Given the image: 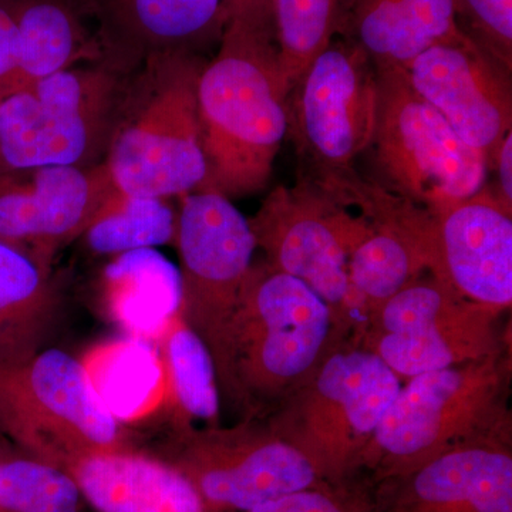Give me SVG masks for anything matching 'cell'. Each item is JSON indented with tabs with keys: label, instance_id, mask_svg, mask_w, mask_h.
I'll list each match as a JSON object with an SVG mask.
<instances>
[{
	"label": "cell",
	"instance_id": "1",
	"mask_svg": "<svg viewBox=\"0 0 512 512\" xmlns=\"http://www.w3.org/2000/svg\"><path fill=\"white\" fill-rule=\"evenodd\" d=\"M289 94L271 0H245L228 13L198 79L208 171L197 191L241 198L264 190L288 134Z\"/></svg>",
	"mask_w": 512,
	"mask_h": 512
},
{
	"label": "cell",
	"instance_id": "2",
	"mask_svg": "<svg viewBox=\"0 0 512 512\" xmlns=\"http://www.w3.org/2000/svg\"><path fill=\"white\" fill-rule=\"evenodd\" d=\"M198 53L151 57L126 80L107 147L117 191L131 197H183L207 180L198 116Z\"/></svg>",
	"mask_w": 512,
	"mask_h": 512
},
{
	"label": "cell",
	"instance_id": "3",
	"mask_svg": "<svg viewBox=\"0 0 512 512\" xmlns=\"http://www.w3.org/2000/svg\"><path fill=\"white\" fill-rule=\"evenodd\" d=\"M340 339L329 306L298 278L252 264L228 333L225 399L245 417L271 413Z\"/></svg>",
	"mask_w": 512,
	"mask_h": 512
},
{
	"label": "cell",
	"instance_id": "4",
	"mask_svg": "<svg viewBox=\"0 0 512 512\" xmlns=\"http://www.w3.org/2000/svg\"><path fill=\"white\" fill-rule=\"evenodd\" d=\"M511 352L423 373L402 383L348 483L406 476L448 448L511 423Z\"/></svg>",
	"mask_w": 512,
	"mask_h": 512
},
{
	"label": "cell",
	"instance_id": "5",
	"mask_svg": "<svg viewBox=\"0 0 512 512\" xmlns=\"http://www.w3.org/2000/svg\"><path fill=\"white\" fill-rule=\"evenodd\" d=\"M402 383L375 353L339 340L266 423L326 483L345 485Z\"/></svg>",
	"mask_w": 512,
	"mask_h": 512
},
{
	"label": "cell",
	"instance_id": "6",
	"mask_svg": "<svg viewBox=\"0 0 512 512\" xmlns=\"http://www.w3.org/2000/svg\"><path fill=\"white\" fill-rule=\"evenodd\" d=\"M0 436L66 473L84 457L126 448L82 360L60 349L0 367Z\"/></svg>",
	"mask_w": 512,
	"mask_h": 512
},
{
	"label": "cell",
	"instance_id": "7",
	"mask_svg": "<svg viewBox=\"0 0 512 512\" xmlns=\"http://www.w3.org/2000/svg\"><path fill=\"white\" fill-rule=\"evenodd\" d=\"M127 76L101 62L72 67L0 100V175L99 163Z\"/></svg>",
	"mask_w": 512,
	"mask_h": 512
},
{
	"label": "cell",
	"instance_id": "8",
	"mask_svg": "<svg viewBox=\"0 0 512 512\" xmlns=\"http://www.w3.org/2000/svg\"><path fill=\"white\" fill-rule=\"evenodd\" d=\"M376 72L369 148L387 190L431 211L477 194L487 181L484 154L464 143L439 111L414 92L402 69Z\"/></svg>",
	"mask_w": 512,
	"mask_h": 512
},
{
	"label": "cell",
	"instance_id": "9",
	"mask_svg": "<svg viewBox=\"0 0 512 512\" xmlns=\"http://www.w3.org/2000/svg\"><path fill=\"white\" fill-rule=\"evenodd\" d=\"M503 313L464 298L427 272L384 302L348 340L409 380L503 352L510 345L500 330Z\"/></svg>",
	"mask_w": 512,
	"mask_h": 512
},
{
	"label": "cell",
	"instance_id": "10",
	"mask_svg": "<svg viewBox=\"0 0 512 512\" xmlns=\"http://www.w3.org/2000/svg\"><path fill=\"white\" fill-rule=\"evenodd\" d=\"M308 175L278 185L248 218L265 264L305 282L329 306L340 339H348L349 261L372 232L365 215Z\"/></svg>",
	"mask_w": 512,
	"mask_h": 512
},
{
	"label": "cell",
	"instance_id": "11",
	"mask_svg": "<svg viewBox=\"0 0 512 512\" xmlns=\"http://www.w3.org/2000/svg\"><path fill=\"white\" fill-rule=\"evenodd\" d=\"M163 458L183 471L214 512H247L329 484L305 454L258 417L232 427H177Z\"/></svg>",
	"mask_w": 512,
	"mask_h": 512
},
{
	"label": "cell",
	"instance_id": "12",
	"mask_svg": "<svg viewBox=\"0 0 512 512\" xmlns=\"http://www.w3.org/2000/svg\"><path fill=\"white\" fill-rule=\"evenodd\" d=\"M181 198L177 241L183 299L180 313L210 349L220 393L229 387L228 333L256 242L248 218L215 191Z\"/></svg>",
	"mask_w": 512,
	"mask_h": 512
},
{
	"label": "cell",
	"instance_id": "13",
	"mask_svg": "<svg viewBox=\"0 0 512 512\" xmlns=\"http://www.w3.org/2000/svg\"><path fill=\"white\" fill-rule=\"evenodd\" d=\"M376 83L366 53L339 36L309 64L288 100L303 175L319 180L353 171L375 130Z\"/></svg>",
	"mask_w": 512,
	"mask_h": 512
},
{
	"label": "cell",
	"instance_id": "14",
	"mask_svg": "<svg viewBox=\"0 0 512 512\" xmlns=\"http://www.w3.org/2000/svg\"><path fill=\"white\" fill-rule=\"evenodd\" d=\"M106 163L50 165L0 175V242L50 268L117 194Z\"/></svg>",
	"mask_w": 512,
	"mask_h": 512
},
{
	"label": "cell",
	"instance_id": "15",
	"mask_svg": "<svg viewBox=\"0 0 512 512\" xmlns=\"http://www.w3.org/2000/svg\"><path fill=\"white\" fill-rule=\"evenodd\" d=\"M402 70L414 92L484 154L490 171L512 131L511 70L464 32L430 46Z\"/></svg>",
	"mask_w": 512,
	"mask_h": 512
},
{
	"label": "cell",
	"instance_id": "16",
	"mask_svg": "<svg viewBox=\"0 0 512 512\" xmlns=\"http://www.w3.org/2000/svg\"><path fill=\"white\" fill-rule=\"evenodd\" d=\"M366 490L372 512H512V421Z\"/></svg>",
	"mask_w": 512,
	"mask_h": 512
},
{
	"label": "cell",
	"instance_id": "17",
	"mask_svg": "<svg viewBox=\"0 0 512 512\" xmlns=\"http://www.w3.org/2000/svg\"><path fill=\"white\" fill-rule=\"evenodd\" d=\"M436 212L434 276L470 301L500 312L512 305V212L487 184Z\"/></svg>",
	"mask_w": 512,
	"mask_h": 512
},
{
	"label": "cell",
	"instance_id": "18",
	"mask_svg": "<svg viewBox=\"0 0 512 512\" xmlns=\"http://www.w3.org/2000/svg\"><path fill=\"white\" fill-rule=\"evenodd\" d=\"M96 25L101 63L131 73L151 57L198 53L224 28V0H79Z\"/></svg>",
	"mask_w": 512,
	"mask_h": 512
},
{
	"label": "cell",
	"instance_id": "19",
	"mask_svg": "<svg viewBox=\"0 0 512 512\" xmlns=\"http://www.w3.org/2000/svg\"><path fill=\"white\" fill-rule=\"evenodd\" d=\"M67 473L96 512H214L163 457L123 448L84 457Z\"/></svg>",
	"mask_w": 512,
	"mask_h": 512
},
{
	"label": "cell",
	"instance_id": "20",
	"mask_svg": "<svg viewBox=\"0 0 512 512\" xmlns=\"http://www.w3.org/2000/svg\"><path fill=\"white\" fill-rule=\"evenodd\" d=\"M461 33L453 0H343L336 36L360 47L376 70H389Z\"/></svg>",
	"mask_w": 512,
	"mask_h": 512
},
{
	"label": "cell",
	"instance_id": "21",
	"mask_svg": "<svg viewBox=\"0 0 512 512\" xmlns=\"http://www.w3.org/2000/svg\"><path fill=\"white\" fill-rule=\"evenodd\" d=\"M101 296L128 336L157 342L181 309L180 269L154 248L124 252L104 269Z\"/></svg>",
	"mask_w": 512,
	"mask_h": 512
},
{
	"label": "cell",
	"instance_id": "22",
	"mask_svg": "<svg viewBox=\"0 0 512 512\" xmlns=\"http://www.w3.org/2000/svg\"><path fill=\"white\" fill-rule=\"evenodd\" d=\"M19 35L18 87L72 69L82 60H101L97 37L79 0H15Z\"/></svg>",
	"mask_w": 512,
	"mask_h": 512
},
{
	"label": "cell",
	"instance_id": "23",
	"mask_svg": "<svg viewBox=\"0 0 512 512\" xmlns=\"http://www.w3.org/2000/svg\"><path fill=\"white\" fill-rule=\"evenodd\" d=\"M49 272L0 242V367L40 352L56 312Z\"/></svg>",
	"mask_w": 512,
	"mask_h": 512
},
{
	"label": "cell",
	"instance_id": "24",
	"mask_svg": "<svg viewBox=\"0 0 512 512\" xmlns=\"http://www.w3.org/2000/svg\"><path fill=\"white\" fill-rule=\"evenodd\" d=\"M101 402L119 421L148 416L167 399V380L158 349L128 336L90 350L82 360Z\"/></svg>",
	"mask_w": 512,
	"mask_h": 512
},
{
	"label": "cell",
	"instance_id": "25",
	"mask_svg": "<svg viewBox=\"0 0 512 512\" xmlns=\"http://www.w3.org/2000/svg\"><path fill=\"white\" fill-rule=\"evenodd\" d=\"M158 353L167 380V399L177 416V427L201 420L220 426L221 393L210 349L178 312L168 323Z\"/></svg>",
	"mask_w": 512,
	"mask_h": 512
},
{
	"label": "cell",
	"instance_id": "26",
	"mask_svg": "<svg viewBox=\"0 0 512 512\" xmlns=\"http://www.w3.org/2000/svg\"><path fill=\"white\" fill-rule=\"evenodd\" d=\"M178 217L164 198L131 197L117 192L84 232L96 254L120 255L171 244Z\"/></svg>",
	"mask_w": 512,
	"mask_h": 512
},
{
	"label": "cell",
	"instance_id": "27",
	"mask_svg": "<svg viewBox=\"0 0 512 512\" xmlns=\"http://www.w3.org/2000/svg\"><path fill=\"white\" fill-rule=\"evenodd\" d=\"M286 86L293 89L338 32L343 0H271Z\"/></svg>",
	"mask_w": 512,
	"mask_h": 512
},
{
	"label": "cell",
	"instance_id": "28",
	"mask_svg": "<svg viewBox=\"0 0 512 512\" xmlns=\"http://www.w3.org/2000/svg\"><path fill=\"white\" fill-rule=\"evenodd\" d=\"M84 500L69 473L25 454L0 453V512H82Z\"/></svg>",
	"mask_w": 512,
	"mask_h": 512
},
{
	"label": "cell",
	"instance_id": "29",
	"mask_svg": "<svg viewBox=\"0 0 512 512\" xmlns=\"http://www.w3.org/2000/svg\"><path fill=\"white\" fill-rule=\"evenodd\" d=\"M458 26L512 72V0H453Z\"/></svg>",
	"mask_w": 512,
	"mask_h": 512
},
{
	"label": "cell",
	"instance_id": "30",
	"mask_svg": "<svg viewBox=\"0 0 512 512\" xmlns=\"http://www.w3.org/2000/svg\"><path fill=\"white\" fill-rule=\"evenodd\" d=\"M247 512H372L362 485L323 484L286 494Z\"/></svg>",
	"mask_w": 512,
	"mask_h": 512
},
{
	"label": "cell",
	"instance_id": "31",
	"mask_svg": "<svg viewBox=\"0 0 512 512\" xmlns=\"http://www.w3.org/2000/svg\"><path fill=\"white\" fill-rule=\"evenodd\" d=\"M19 35L15 0H0V100L18 87Z\"/></svg>",
	"mask_w": 512,
	"mask_h": 512
},
{
	"label": "cell",
	"instance_id": "32",
	"mask_svg": "<svg viewBox=\"0 0 512 512\" xmlns=\"http://www.w3.org/2000/svg\"><path fill=\"white\" fill-rule=\"evenodd\" d=\"M490 171H497V180L491 191L505 210L512 212V131L507 134L498 146L497 153L491 163Z\"/></svg>",
	"mask_w": 512,
	"mask_h": 512
},
{
	"label": "cell",
	"instance_id": "33",
	"mask_svg": "<svg viewBox=\"0 0 512 512\" xmlns=\"http://www.w3.org/2000/svg\"><path fill=\"white\" fill-rule=\"evenodd\" d=\"M242 2H245V0H224L225 16H227L232 9L237 8L238 5H241Z\"/></svg>",
	"mask_w": 512,
	"mask_h": 512
}]
</instances>
